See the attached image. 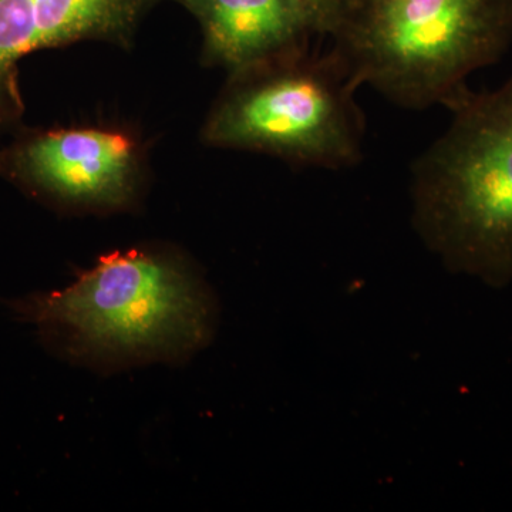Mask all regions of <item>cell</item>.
<instances>
[{"instance_id":"7a4b0ae2","label":"cell","mask_w":512,"mask_h":512,"mask_svg":"<svg viewBox=\"0 0 512 512\" xmlns=\"http://www.w3.org/2000/svg\"><path fill=\"white\" fill-rule=\"evenodd\" d=\"M330 37L357 87L400 109H447L510 49L512 0H348Z\"/></svg>"},{"instance_id":"6da1fadb","label":"cell","mask_w":512,"mask_h":512,"mask_svg":"<svg viewBox=\"0 0 512 512\" xmlns=\"http://www.w3.org/2000/svg\"><path fill=\"white\" fill-rule=\"evenodd\" d=\"M450 124L410 168L412 224L447 271L494 289L512 284V77L468 89Z\"/></svg>"},{"instance_id":"3957f363","label":"cell","mask_w":512,"mask_h":512,"mask_svg":"<svg viewBox=\"0 0 512 512\" xmlns=\"http://www.w3.org/2000/svg\"><path fill=\"white\" fill-rule=\"evenodd\" d=\"M46 338L94 359L174 357L210 338L211 303L177 259L116 252L60 291L10 303Z\"/></svg>"},{"instance_id":"ba28073f","label":"cell","mask_w":512,"mask_h":512,"mask_svg":"<svg viewBox=\"0 0 512 512\" xmlns=\"http://www.w3.org/2000/svg\"><path fill=\"white\" fill-rule=\"evenodd\" d=\"M322 22L326 35L332 36L345 15L348 0H305Z\"/></svg>"},{"instance_id":"8992f818","label":"cell","mask_w":512,"mask_h":512,"mask_svg":"<svg viewBox=\"0 0 512 512\" xmlns=\"http://www.w3.org/2000/svg\"><path fill=\"white\" fill-rule=\"evenodd\" d=\"M163 0H0V137L22 117L19 63L82 40L124 45Z\"/></svg>"},{"instance_id":"52a82bcc","label":"cell","mask_w":512,"mask_h":512,"mask_svg":"<svg viewBox=\"0 0 512 512\" xmlns=\"http://www.w3.org/2000/svg\"><path fill=\"white\" fill-rule=\"evenodd\" d=\"M200 22L205 49L232 76L309 49L326 35L305 0H177Z\"/></svg>"},{"instance_id":"277c9868","label":"cell","mask_w":512,"mask_h":512,"mask_svg":"<svg viewBox=\"0 0 512 512\" xmlns=\"http://www.w3.org/2000/svg\"><path fill=\"white\" fill-rule=\"evenodd\" d=\"M214 110L205 140L271 154L302 167L346 170L365 156L359 89L335 50L309 49L237 74Z\"/></svg>"},{"instance_id":"5b68a950","label":"cell","mask_w":512,"mask_h":512,"mask_svg":"<svg viewBox=\"0 0 512 512\" xmlns=\"http://www.w3.org/2000/svg\"><path fill=\"white\" fill-rule=\"evenodd\" d=\"M0 165L12 180L42 197L116 207L133 195L138 153L124 134L79 128L26 138Z\"/></svg>"}]
</instances>
